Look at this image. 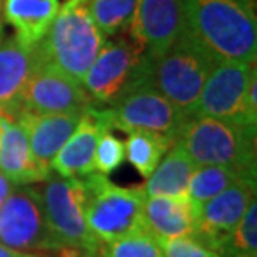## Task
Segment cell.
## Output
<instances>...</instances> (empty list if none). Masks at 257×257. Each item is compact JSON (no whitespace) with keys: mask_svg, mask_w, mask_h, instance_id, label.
Returning a JSON list of instances; mask_svg holds the SVG:
<instances>
[{"mask_svg":"<svg viewBox=\"0 0 257 257\" xmlns=\"http://www.w3.org/2000/svg\"><path fill=\"white\" fill-rule=\"evenodd\" d=\"M82 114H30L22 112L17 124L29 137L30 151L40 167L50 172L55 156L79 125Z\"/></svg>","mask_w":257,"mask_h":257,"instance_id":"2e32d148","label":"cell"},{"mask_svg":"<svg viewBox=\"0 0 257 257\" xmlns=\"http://www.w3.org/2000/svg\"><path fill=\"white\" fill-rule=\"evenodd\" d=\"M215 64L219 62L214 55L184 27L171 47L151 59V82L179 110L194 117L199 95Z\"/></svg>","mask_w":257,"mask_h":257,"instance_id":"277c9868","label":"cell"},{"mask_svg":"<svg viewBox=\"0 0 257 257\" xmlns=\"http://www.w3.org/2000/svg\"><path fill=\"white\" fill-rule=\"evenodd\" d=\"M35 64L34 47L15 37L0 42V114L15 122L22 114V92Z\"/></svg>","mask_w":257,"mask_h":257,"instance_id":"9a60e30c","label":"cell"},{"mask_svg":"<svg viewBox=\"0 0 257 257\" xmlns=\"http://www.w3.org/2000/svg\"><path fill=\"white\" fill-rule=\"evenodd\" d=\"M240 181H255V172H244L225 166H197L189 182L187 197L197 210L207 200Z\"/></svg>","mask_w":257,"mask_h":257,"instance_id":"44dd1931","label":"cell"},{"mask_svg":"<svg viewBox=\"0 0 257 257\" xmlns=\"http://www.w3.org/2000/svg\"><path fill=\"white\" fill-rule=\"evenodd\" d=\"M2 122L4 120H0V136H2Z\"/></svg>","mask_w":257,"mask_h":257,"instance_id":"f546056e","label":"cell"},{"mask_svg":"<svg viewBox=\"0 0 257 257\" xmlns=\"http://www.w3.org/2000/svg\"><path fill=\"white\" fill-rule=\"evenodd\" d=\"M137 0H89L90 15L107 37L128 32Z\"/></svg>","mask_w":257,"mask_h":257,"instance_id":"603a6c76","label":"cell"},{"mask_svg":"<svg viewBox=\"0 0 257 257\" xmlns=\"http://www.w3.org/2000/svg\"><path fill=\"white\" fill-rule=\"evenodd\" d=\"M12 189H14L12 182H10L9 179L0 172V205H2L4 200L7 199V195L12 192Z\"/></svg>","mask_w":257,"mask_h":257,"instance_id":"83f0119b","label":"cell"},{"mask_svg":"<svg viewBox=\"0 0 257 257\" xmlns=\"http://www.w3.org/2000/svg\"><path fill=\"white\" fill-rule=\"evenodd\" d=\"M184 30V0H137L128 35L157 57L176 42Z\"/></svg>","mask_w":257,"mask_h":257,"instance_id":"4fadbf2b","label":"cell"},{"mask_svg":"<svg viewBox=\"0 0 257 257\" xmlns=\"http://www.w3.org/2000/svg\"><path fill=\"white\" fill-rule=\"evenodd\" d=\"M222 257H257V202L249 204L234 232L220 249Z\"/></svg>","mask_w":257,"mask_h":257,"instance_id":"cb8c5ba5","label":"cell"},{"mask_svg":"<svg viewBox=\"0 0 257 257\" xmlns=\"http://www.w3.org/2000/svg\"><path fill=\"white\" fill-rule=\"evenodd\" d=\"M0 244L35 257L60 245L44 217L39 189L14 187L2 202Z\"/></svg>","mask_w":257,"mask_h":257,"instance_id":"ba28073f","label":"cell"},{"mask_svg":"<svg viewBox=\"0 0 257 257\" xmlns=\"http://www.w3.org/2000/svg\"><path fill=\"white\" fill-rule=\"evenodd\" d=\"M146 50L131 35L105 40L82 85L97 104H112L134 79Z\"/></svg>","mask_w":257,"mask_h":257,"instance_id":"8fae6325","label":"cell"},{"mask_svg":"<svg viewBox=\"0 0 257 257\" xmlns=\"http://www.w3.org/2000/svg\"><path fill=\"white\" fill-rule=\"evenodd\" d=\"M184 27L217 62L255 64L257 19L252 0H184Z\"/></svg>","mask_w":257,"mask_h":257,"instance_id":"6da1fadb","label":"cell"},{"mask_svg":"<svg viewBox=\"0 0 257 257\" xmlns=\"http://www.w3.org/2000/svg\"><path fill=\"white\" fill-rule=\"evenodd\" d=\"M87 200V227L102 244L146 232L144 202L147 195L142 187H120L102 174L84 177Z\"/></svg>","mask_w":257,"mask_h":257,"instance_id":"5b68a950","label":"cell"},{"mask_svg":"<svg viewBox=\"0 0 257 257\" xmlns=\"http://www.w3.org/2000/svg\"><path fill=\"white\" fill-rule=\"evenodd\" d=\"M39 189L44 217L60 245L82 249L90 257H99L102 244L85 222L87 191L84 179L49 176Z\"/></svg>","mask_w":257,"mask_h":257,"instance_id":"52a82bcc","label":"cell"},{"mask_svg":"<svg viewBox=\"0 0 257 257\" xmlns=\"http://www.w3.org/2000/svg\"><path fill=\"white\" fill-rule=\"evenodd\" d=\"M35 64L22 92V112L30 114H82L95 105L85 87L40 59L34 49Z\"/></svg>","mask_w":257,"mask_h":257,"instance_id":"30bf717a","label":"cell"},{"mask_svg":"<svg viewBox=\"0 0 257 257\" xmlns=\"http://www.w3.org/2000/svg\"><path fill=\"white\" fill-rule=\"evenodd\" d=\"M254 65L219 62L210 72L195 105L194 117H214L257 125L247 104V87Z\"/></svg>","mask_w":257,"mask_h":257,"instance_id":"9c48e42d","label":"cell"},{"mask_svg":"<svg viewBox=\"0 0 257 257\" xmlns=\"http://www.w3.org/2000/svg\"><path fill=\"white\" fill-rule=\"evenodd\" d=\"M124 159H125L124 142L120 139H117L115 136H112L110 131H105L100 136L95 149L94 166L97 174L110 176L112 172H115L122 166Z\"/></svg>","mask_w":257,"mask_h":257,"instance_id":"484cf974","label":"cell"},{"mask_svg":"<svg viewBox=\"0 0 257 257\" xmlns=\"http://www.w3.org/2000/svg\"><path fill=\"white\" fill-rule=\"evenodd\" d=\"M164 252V257H222L215 250L195 239L194 235L179 237L159 244Z\"/></svg>","mask_w":257,"mask_h":257,"instance_id":"4316f807","label":"cell"},{"mask_svg":"<svg viewBox=\"0 0 257 257\" xmlns=\"http://www.w3.org/2000/svg\"><path fill=\"white\" fill-rule=\"evenodd\" d=\"M114 127L124 132L146 131L176 142L189 117L167 100L151 82V59L144 55L141 65L124 92L110 104Z\"/></svg>","mask_w":257,"mask_h":257,"instance_id":"8992f818","label":"cell"},{"mask_svg":"<svg viewBox=\"0 0 257 257\" xmlns=\"http://www.w3.org/2000/svg\"><path fill=\"white\" fill-rule=\"evenodd\" d=\"M195 164L186 151L174 142V146L161 159L154 172L147 177L142 189L147 197L169 195V197H184L187 195L189 182L195 171Z\"/></svg>","mask_w":257,"mask_h":257,"instance_id":"ffe728a7","label":"cell"},{"mask_svg":"<svg viewBox=\"0 0 257 257\" xmlns=\"http://www.w3.org/2000/svg\"><path fill=\"white\" fill-rule=\"evenodd\" d=\"M0 4H2V0H0ZM0 25H2V22H0ZM0 32H2V27H0Z\"/></svg>","mask_w":257,"mask_h":257,"instance_id":"1f68e13d","label":"cell"},{"mask_svg":"<svg viewBox=\"0 0 257 257\" xmlns=\"http://www.w3.org/2000/svg\"><path fill=\"white\" fill-rule=\"evenodd\" d=\"M0 120H7V119H5V117H4L2 114H0Z\"/></svg>","mask_w":257,"mask_h":257,"instance_id":"4dcf8cb0","label":"cell"},{"mask_svg":"<svg viewBox=\"0 0 257 257\" xmlns=\"http://www.w3.org/2000/svg\"><path fill=\"white\" fill-rule=\"evenodd\" d=\"M195 215L197 210L187 195L184 197L157 195V197H147L144 202L146 232L156 239L157 244L194 235Z\"/></svg>","mask_w":257,"mask_h":257,"instance_id":"e0dca14e","label":"cell"},{"mask_svg":"<svg viewBox=\"0 0 257 257\" xmlns=\"http://www.w3.org/2000/svg\"><path fill=\"white\" fill-rule=\"evenodd\" d=\"M99 257H164V252L156 239L147 232H139L104 244Z\"/></svg>","mask_w":257,"mask_h":257,"instance_id":"d4e9b609","label":"cell"},{"mask_svg":"<svg viewBox=\"0 0 257 257\" xmlns=\"http://www.w3.org/2000/svg\"><path fill=\"white\" fill-rule=\"evenodd\" d=\"M0 172L12 184H34L47 181L50 172L39 166L29 137L17 122L4 120L0 136Z\"/></svg>","mask_w":257,"mask_h":257,"instance_id":"ac0fdd59","label":"cell"},{"mask_svg":"<svg viewBox=\"0 0 257 257\" xmlns=\"http://www.w3.org/2000/svg\"><path fill=\"white\" fill-rule=\"evenodd\" d=\"M59 7V0H5L4 17L20 42L35 47L47 34Z\"/></svg>","mask_w":257,"mask_h":257,"instance_id":"d6986e66","label":"cell"},{"mask_svg":"<svg viewBox=\"0 0 257 257\" xmlns=\"http://www.w3.org/2000/svg\"><path fill=\"white\" fill-rule=\"evenodd\" d=\"M104 42L105 35L92 19L89 0H67L34 49L40 59L82 84Z\"/></svg>","mask_w":257,"mask_h":257,"instance_id":"7a4b0ae2","label":"cell"},{"mask_svg":"<svg viewBox=\"0 0 257 257\" xmlns=\"http://www.w3.org/2000/svg\"><path fill=\"white\" fill-rule=\"evenodd\" d=\"M172 146V139L161 136V134L134 131L128 132L127 141L124 142V151L128 164L142 177L147 179Z\"/></svg>","mask_w":257,"mask_h":257,"instance_id":"7402d4cb","label":"cell"},{"mask_svg":"<svg viewBox=\"0 0 257 257\" xmlns=\"http://www.w3.org/2000/svg\"><path fill=\"white\" fill-rule=\"evenodd\" d=\"M0 257H35V255H30V254L19 252V250L9 249V247H5V245L0 244Z\"/></svg>","mask_w":257,"mask_h":257,"instance_id":"f1b7e54d","label":"cell"},{"mask_svg":"<svg viewBox=\"0 0 257 257\" xmlns=\"http://www.w3.org/2000/svg\"><path fill=\"white\" fill-rule=\"evenodd\" d=\"M255 127L214 117H189L176 142L195 166H225L255 172Z\"/></svg>","mask_w":257,"mask_h":257,"instance_id":"3957f363","label":"cell"},{"mask_svg":"<svg viewBox=\"0 0 257 257\" xmlns=\"http://www.w3.org/2000/svg\"><path fill=\"white\" fill-rule=\"evenodd\" d=\"M114 127L110 109L92 105L82 112L79 125L55 156L50 171L60 177H85L95 172L94 159L100 136Z\"/></svg>","mask_w":257,"mask_h":257,"instance_id":"5bb4252c","label":"cell"},{"mask_svg":"<svg viewBox=\"0 0 257 257\" xmlns=\"http://www.w3.org/2000/svg\"><path fill=\"white\" fill-rule=\"evenodd\" d=\"M255 199V181H240L197 209L194 237L220 254L225 240Z\"/></svg>","mask_w":257,"mask_h":257,"instance_id":"7c38bea8","label":"cell"}]
</instances>
